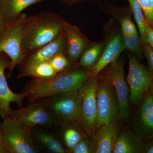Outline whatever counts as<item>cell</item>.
I'll list each match as a JSON object with an SVG mask.
<instances>
[{"mask_svg":"<svg viewBox=\"0 0 153 153\" xmlns=\"http://www.w3.org/2000/svg\"><path fill=\"white\" fill-rule=\"evenodd\" d=\"M89 77L88 71L76 64L50 78H32L25 84L22 92L30 102L36 101L57 94L79 90Z\"/></svg>","mask_w":153,"mask_h":153,"instance_id":"obj_1","label":"cell"},{"mask_svg":"<svg viewBox=\"0 0 153 153\" xmlns=\"http://www.w3.org/2000/svg\"><path fill=\"white\" fill-rule=\"evenodd\" d=\"M65 22L60 15L49 11L27 17L22 32L25 56L55 40L63 31Z\"/></svg>","mask_w":153,"mask_h":153,"instance_id":"obj_2","label":"cell"},{"mask_svg":"<svg viewBox=\"0 0 153 153\" xmlns=\"http://www.w3.org/2000/svg\"><path fill=\"white\" fill-rule=\"evenodd\" d=\"M41 99L45 108L56 121L79 123L82 102L79 90L57 94Z\"/></svg>","mask_w":153,"mask_h":153,"instance_id":"obj_3","label":"cell"},{"mask_svg":"<svg viewBox=\"0 0 153 153\" xmlns=\"http://www.w3.org/2000/svg\"><path fill=\"white\" fill-rule=\"evenodd\" d=\"M3 144L11 153H38L32 129L9 118L1 123Z\"/></svg>","mask_w":153,"mask_h":153,"instance_id":"obj_4","label":"cell"},{"mask_svg":"<svg viewBox=\"0 0 153 153\" xmlns=\"http://www.w3.org/2000/svg\"><path fill=\"white\" fill-rule=\"evenodd\" d=\"M27 17L26 14L22 13L16 21L6 25L0 36V53H5L11 60L7 74L8 77H10L15 67L25 56L22 46V32Z\"/></svg>","mask_w":153,"mask_h":153,"instance_id":"obj_5","label":"cell"},{"mask_svg":"<svg viewBox=\"0 0 153 153\" xmlns=\"http://www.w3.org/2000/svg\"><path fill=\"white\" fill-rule=\"evenodd\" d=\"M129 70L127 80L129 85V100L139 103L149 90L153 81V71L140 62L134 54L128 55Z\"/></svg>","mask_w":153,"mask_h":153,"instance_id":"obj_6","label":"cell"},{"mask_svg":"<svg viewBox=\"0 0 153 153\" xmlns=\"http://www.w3.org/2000/svg\"><path fill=\"white\" fill-rule=\"evenodd\" d=\"M97 81L96 78L88 77L79 89L82 98L81 115L79 123L89 136L92 137L96 129L97 115L96 89Z\"/></svg>","mask_w":153,"mask_h":153,"instance_id":"obj_7","label":"cell"},{"mask_svg":"<svg viewBox=\"0 0 153 153\" xmlns=\"http://www.w3.org/2000/svg\"><path fill=\"white\" fill-rule=\"evenodd\" d=\"M97 115V128L112 120L120 116L118 102L112 85L103 77L97 82L96 89Z\"/></svg>","mask_w":153,"mask_h":153,"instance_id":"obj_8","label":"cell"},{"mask_svg":"<svg viewBox=\"0 0 153 153\" xmlns=\"http://www.w3.org/2000/svg\"><path fill=\"white\" fill-rule=\"evenodd\" d=\"M7 118L32 129L39 126H53L56 121L45 108L42 99L30 102L27 106L19 109H12Z\"/></svg>","mask_w":153,"mask_h":153,"instance_id":"obj_9","label":"cell"},{"mask_svg":"<svg viewBox=\"0 0 153 153\" xmlns=\"http://www.w3.org/2000/svg\"><path fill=\"white\" fill-rule=\"evenodd\" d=\"M104 76L112 85L118 102L120 116L126 120L130 113L128 89L125 76L124 64L117 60L108 65Z\"/></svg>","mask_w":153,"mask_h":153,"instance_id":"obj_10","label":"cell"},{"mask_svg":"<svg viewBox=\"0 0 153 153\" xmlns=\"http://www.w3.org/2000/svg\"><path fill=\"white\" fill-rule=\"evenodd\" d=\"M10 59L5 53H0V117L3 119L7 117L10 113L11 102H15L19 108H22L23 101L26 98V94L23 92L14 93L8 85L5 70L10 68Z\"/></svg>","mask_w":153,"mask_h":153,"instance_id":"obj_11","label":"cell"},{"mask_svg":"<svg viewBox=\"0 0 153 153\" xmlns=\"http://www.w3.org/2000/svg\"><path fill=\"white\" fill-rule=\"evenodd\" d=\"M65 37L63 30L52 42L38 49L26 54L18 65L19 72L36 64L49 61L58 53L65 51Z\"/></svg>","mask_w":153,"mask_h":153,"instance_id":"obj_12","label":"cell"},{"mask_svg":"<svg viewBox=\"0 0 153 153\" xmlns=\"http://www.w3.org/2000/svg\"><path fill=\"white\" fill-rule=\"evenodd\" d=\"M63 30L66 42L65 54L72 64L76 65L91 41L77 27L66 21Z\"/></svg>","mask_w":153,"mask_h":153,"instance_id":"obj_13","label":"cell"},{"mask_svg":"<svg viewBox=\"0 0 153 153\" xmlns=\"http://www.w3.org/2000/svg\"><path fill=\"white\" fill-rule=\"evenodd\" d=\"M134 121L135 133L145 140L153 138V99L149 90L140 102Z\"/></svg>","mask_w":153,"mask_h":153,"instance_id":"obj_14","label":"cell"},{"mask_svg":"<svg viewBox=\"0 0 153 153\" xmlns=\"http://www.w3.org/2000/svg\"><path fill=\"white\" fill-rule=\"evenodd\" d=\"M124 50L122 33H116L111 36L105 42V46L99 60L93 68L88 70L90 77L96 78L108 65L117 60Z\"/></svg>","mask_w":153,"mask_h":153,"instance_id":"obj_15","label":"cell"},{"mask_svg":"<svg viewBox=\"0 0 153 153\" xmlns=\"http://www.w3.org/2000/svg\"><path fill=\"white\" fill-rule=\"evenodd\" d=\"M34 141L40 152L67 153L53 126H39L32 129Z\"/></svg>","mask_w":153,"mask_h":153,"instance_id":"obj_16","label":"cell"},{"mask_svg":"<svg viewBox=\"0 0 153 153\" xmlns=\"http://www.w3.org/2000/svg\"><path fill=\"white\" fill-rule=\"evenodd\" d=\"M116 120L102 126L93 135L96 153H113L116 141L119 134V126Z\"/></svg>","mask_w":153,"mask_h":153,"instance_id":"obj_17","label":"cell"},{"mask_svg":"<svg viewBox=\"0 0 153 153\" xmlns=\"http://www.w3.org/2000/svg\"><path fill=\"white\" fill-rule=\"evenodd\" d=\"M74 122L66 123L56 121L53 126L60 141L68 153H71L75 146L86 135L79 127L74 125Z\"/></svg>","mask_w":153,"mask_h":153,"instance_id":"obj_18","label":"cell"},{"mask_svg":"<svg viewBox=\"0 0 153 153\" xmlns=\"http://www.w3.org/2000/svg\"><path fill=\"white\" fill-rule=\"evenodd\" d=\"M44 0H0V19L5 26L15 22L29 6Z\"/></svg>","mask_w":153,"mask_h":153,"instance_id":"obj_19","label":"cell"},{"mask_svg":"<svg viewBox=\"0 0 153 153\" xmlns=\"http://www.w3.org/2000/svg\"><path fill=\"white\" fill-rule=\"evenodd\" d=\"M145 143L136 134L124 131L119 134L115 143L113 153H143Z\"/></svg>","mask_w":153,"mask_h":153,"instance_id":"obj_20","label":"cell"},{"mask_svg":"<svg viewBox=\"0 0 153 153\" xmlns=\"http://www.w3.org/2000/svg\"><path fill=\"white\" fill-rule=\"evenodd\" d=\"M105 42L91 43L85 49L77 63L79 68L88 70L93 68L99 60Z\"/></svg>","mask_w":153,"mask_h":153,"instance_id":"obj_21","label":"cell"},{"mask_svg":"<svg viewBox=\"0 0 153 153\" xmlns=\"http://www.w3.org/2000/svg\"><path fill=\"white\" fill-rule=\"evenodd\" d=\"M58 73L49 61H44L19 72L17 78L30 77L31 78L44 79L55 76Z\"/></svg>","mask_w":153,"mask_h":153,"instance_id":"obj_22","label":"cell"},{"mask_svg":"<svg viewBox=\"0 0 153 153\" xmlns=\"http://www.w3.org/2000/svg\"><path fill=\"white\" fill-rule=\"evenodd\" d=\"M138 28L143 43H145L146 26L148 25L141 7L136 0H128Z\"/></svg>","mask_w":153,"mask_h":153,"instance_id":"obj_23","label":"cell"},{"mask_svg":"<svg viewBox=\"0 0 153 153\" xmlns=\"http://www.w3.org/2000/svg\"><path fill=\"white\" fill-rule=\"evenodd\" d=\"M124 49L130 51L140 60L143 56V43L139 34L134 36H128L122 33Z\"/></svg>","mask_w":153,"mask_h":153,"instance_id":"obj_24","label":"cell"},{"mask_svg":"<svg viewBox=\"0 0 153 153\" xmlns=\"http://www.w3.org/2000/svg\"><path fill=\"white\" fill-rule=\"evenodd\" d=\"M49 61L58 73L67 71L75 65L71 63L63 52L55 55Z\"/></svg>","mask_w":153,"mask_h":153,"instance_id":"obj_25","label":"cell"},{"mask_svg":"<svg viewBox=\"0 0 153 153\" xmlns=\"http://www.w3.org/2000/svg\"><path fill=\"white\" fill-rule=\"evenodd\" d=\"M95 145L93 139L89 138L87 136L80 140L73 148L71 153H95Z\"/></svg>","mask_w":153,"mask_h":153,"instance_id":"obj_26","label":"cell"},{"mask_svg":"<svg viewBox=\"0 0 153 153\" xmlns=\"http://www.w3.org/2000/svg\"><path fill=\"white\" fill-rule=\"evenodd\" d=\"M141 7L148 25L153 28V0H136Z\"/></svg>","mask_w":153,"mask_h":153,"instance_id":"obj_27","label":"cell"},{"mask_svg":"<svg viewBox=\"0 0 153 153\" xmlns=\"http://www.w3.org/2000/svg\"><path fill=\"white\" fill-rule=\"evenodd\" d=\"M120 22L123 34L128 36H134L138 34L135 25L129 16L123 17Z\"/></svg>","mask_w":153,"mask_h":153,"instance_id":"obj_28","label":"cell"},{"mask_svg":"<svg viewBox=\"0 0 153 153\" xmlns=\"http://www.w3.org/2000/svg\"><path fill=\"white\" fill-rule=\"evenodd\" d=\"M143 53L148 60L150 68L153 71V49L149 44L143 43Z\"/></svg>","mask_w":153,"mask_h":153,"instance_id":"obj_29","label":"cell"},{"mask_svg":"<svg viewBox=\"0 0 153 153\" xmlns=\"http://www.w3.org/2000/svg\"><path fill=\"white\" fill-rule=\"evenodd\" d=\"M144 43L149 44L153 49V28L151 27L148 25L146 26Z\"/></svg>","mask_w":153,"mask_h":153,"instance_id":"obj_30","label":"cell"},{"mask_svg":"<svg viewBox=\"0 0 153 153\" xmlns=\"http://www.w3.org/2000/svg\"><path fill=\"white\" fill-rule=\"evenodd\" d=\"M143 153H153V139L151 140L149 142L145 143Z\"/></svg>","mask_w":153,"mask_h":153,"instance_id":"obj_31","label":"cell"},{"mask_svg":"<svg viewBox=\"0 0 153 153\" xmlns=\"http://www.w3.org/2000/svg\"><path fill=\"white\" fill-rule=\"evenodd\" d=\"M0 153H11L8 149L4 144L0 145Z\"/></svg>","mask_w":153,"mask_h":153,"instance_id":"obj_32","label":"cell"},{"mask_svg":"<svg viewBox=\"0 0 153 153\" xmlns=\"http://www.w3.org/2000/svg\"><path fill=\"white\" fill-rule=\"evenodd\" d=\"M4 144H3V134L2 129L1 125L0 123V145Z\"/></svg>","mask_w":153,"mask_h":153,"instance_id":"obj_33","label":"cell"},{"mask_svg":"<svg viewBox=\"0 0 153 153\" xmlns=\"http://www.w3.org/2000/svg\"><path fill=\"white\" fill-rule=\"evenodd\" d=\"M5 26L4 25V24L2 22L1 20L0 19V36L4 32L5 28Z\"/></svg>","mask_w":153,"mask_h":153,"instance_id":"obj_34","label":"cell"},{"mask_svg":"<svg viewBox=\"0 0 153 153\" xmlns=\"http://www.w3.org/2000/svg\"><path fill=\"white\" fill-rule=\"evenodd\" d=\"M65 1L69 2H76L79 1H84V0H63Z\"/></svg>","mask_w":153,"mask_h":153,"instance_id":"obj_35","label":"cell"},{"mask_svg":"<svg viewBox=\"0 0 153 153\" xmlns=\"http://www.w3.org/2000/svg\"><path fill=\"white\" fill-rule=\"evenodd\" d=\"M149 91L151 92V94H152L153 99V81L151 85Z\"/></svg>","mask_w":153,"mask_h":153,"instance_id":"obj_36","label":"cell"},{"mask_svg":"<svg viewBox=\"0 0 153 153\" xmlns=\"http://www.w3.org/2000/svg\"></svg>","mask_w":153,"mask_h":153,"instance_id":"obj_37","label":"cell"}]
</instances>
